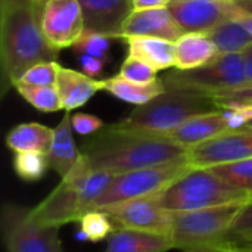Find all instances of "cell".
<instances>
[{
    "instance_id": "6da1fadb",
    "label": "cell",
    "mask_w": 252,
    "mask_h": 252,
    "mask_svg": "<svg viewBox=\"0 0 252 252\" xmlns=\"http://www.w3.org/2000/svg\"><path fill=\"white\" fill-rule=\"evenodd\" d=\"M81 154L94 170L121 174L188 158V149L162 136L105 126L84 145Z\"/></svg>"
},
{
    "instance_id": "7a4b0ae2",
    "label": "cell",
    "mask_w": 252,
    "mask_h": 252,
    "mask_svg": "<svg viewBox=\"0 0 252 252\" xmlns=\"http://www.w3.org/2000/svg\"><path fill=\"white\" fill-rule=\"evenodd\" d=\"M0 56L4 80L15 87L35 63L55 61L58 50L46 40L32 6L0 4Z\"/></svg>"
},
{
    "instance_id": "3957f363",
    "label": "cell",
    "mask_w": 252,
    "mask_h": 252,
    "mask_svg": "<svg viewBox=\"0 0 252 252\" xmlns=\"http://www.w3.org/2000/svg\"><path fill=\"white\" fill-rule=\"evenodd\" d=\"M213 111H219L216 102L202 92L165 89L159 96L137 106L127 118L114 126L128 131L164 136L189 118Z\"/></svg>"
},
{
    "instance_id": "277c9868",
    "label": "cell",
    "mask_w": 252,
    "mask_h": 252,
    "mask_svg": "<svg viewBox=\"0 0 252 252\" xmlns=\"http://www.w3.org/2000/svg\"><path fill=\"white\" fill-rule=\"evenodd\" d=\"M159 198L162 205L171 213L196 211L252 201L251 195L230 186L213 168H190L161 192Z\"/></svg>"
},
{
    "instance_id": "5b68a950",
    "label": "cell",
    "mask_w": 252,
    "mask_h": 252,
    "mask_svg": "<svg viewBox=\"0 0 252 252\" xmlns=\"http://www.w3.org/2000/svg\"><path fill=\"white\" fill-rule=\"evenodd\" d=\"M244 204H229L196 211L173 213L170 238L182 252L211 247L229 233Z\"/></svg>"
},
{
    "instance_id": "8992f818",
    "label": "cell",
    "mask_w": 252,
    "mask_h": 252,
    "mask_svg": "<svg viewBox=\"0 0 252 252\" xmlns=\"http://www.w3.org/2000/svg\"><path fill=\"white\" fill-rule=\"evenodd\" d=\"M190 168L193 167L189 164L188 158H185L155 167L117 174L111 186L93 204L92 210H103L105 207L118 202L159 195Z\"/></svg>"
},
{
    "instance_id": "52a82bcc",
    "label": "cell",
    "mask_w": 252,
    "mask_h": 252,
    "mask_svg": "<svg viewBox=\"0 0 252 252\" xmlns=\"http://www.w3.org/2000/svg\"><path fill=\"white\" fill-rule=\"evenodd\" d=\"M161 81L165 89H190L208 96L250 84L242 53H220L204 66L173 71L161 78Z\"/></svg>"
},
{
    "instance_id": "ba28073f",
    "label": "cell",
    "mask_w": 252,
    "mask_h": 252,
    "mask_svg": "<svg viewBox=\"0 0 252 252\" xmlns=\"http://www.w3.org/2000/svg\"><path fill=\"white\" fill-rule=\"evenodd\" d=\"M0 227L7 252H65L59 229L37 224L25 207L6 204L1 208Z\"/></svg>"
},
{
    "instance_id": "9c48e42d",
    "label": "cell",
    "mask_w": 252,
    "mask_h": 252,
    "mask_svg": "<svg viewBox=\"0 0 252 252\" xmlns=\"http://www.w3.org/2000/svg\"><path fill=\"white\" fill-rule=\"evenodd\" d=\"M105 211L118 229H136L168 235L173 226V213L167 210L159 195L136 198L105 207Z\"/></svg>"
},
{
    "instance_id": "30bf717a",
    "label": "cell",
    "mask_w": 252,
    "mask_h": 252,
    "mask_svg": "<svg viewBox=\"0 0 252 252\" xmlns=\"http://www.w3.org/2000/svg\"><path fill=\"white\" fill-rule=\"evenodd\" d=\"M38 16L46 40L58 52L72 47L86 30L78 0H44Z\"/></svg>"
},
{
    "instance_id": "8fae6325",
    "label": "cell",
    "mask_w": 252,
    "mask_h": 252,
    "mask_svg": "<svg viewBox=\"0 0 252 252\" xmlns=\"http://www.w3.org/2000/svg\"><path fill=\"white\" fill-rule=\"evenodd\" d=\"M252 158V128L227 130L223 134L188 149V161L193 168H210Z\"/></svg>"
},
{
    "instance_id": "7c38bea8",
    "label": "cell",
    "mask_w": 252,
    "mask_h": 252,
    "mask_svg": "<svg viewBox=\"0 0 252 252\" xmlns=\"http://www.w3.org/2000/svg\"><path fill=\"white\" fill-rule=\"evenodd\" d=\"M185 32H208L217 25L247 16L233 0H186L168 4Z\"/></svg>"
},
{
    "instance_id": "4fadbf2b",
    "label": "cell",
    "mask_w": 252,
    "mask_h": 252,
    "mask_svg": "<svg viewBox=\"0 0 252 252\" xmlns=\"http://www.w3.org/2000/svg\"><path fill=\"white\" fill-rule=\"evenodd\" d=\"M84 214L80 190L62 180L35 208L30 210L31 219L46 227H62L68 223H77Z\"/></svg>"
},
{
    "instance_id": "5bb4252c",
    "label": "cell",
    "mask_w": 252,
    "mask_h": 252,
    "mask_svg": "<svg viewBox=\"0 0 252 252\" xmlns=\"http://www.w3.org/2000/svg\"><path fill=\"white\" fill-rule=\"evenodd\" d=\"M86 30L123 38V27L134 10L133 0H78Z\"/></svg>"
},
{
    "instance_id": "9a60e30c",
    "label": "cell",
    "mask_w": 252,
    "mask_h": 252,
    "mask_svg": "<svg viewBox=\"0 0 252 252\" xmlns=\"http://www.w3.org/2000/svg\"><path fill=\"white\" fill-rule=\"evenodd\" d=\"M183 34V28L177 24L168 6L134 9L123 27V38L142 35L158 37L176 43Z\"/></svg>"
},
{
    "instance_id": "2e32d148",
    "label": "cell",
    "mask_w": 252,
    "mask_h": 252,
    "mask_svg": "<svg viewBox=\"0 0 252 252\" xmlns=\"http://www.w3.org/2000/svg\"><path fill=\"white\" fill-rule=\"evenodd\" d=\"M227 130L229 126L224 112L219 109V111L195 115L188 121H185L182 126H179L176 130L164 134L162 137H167L168 140L189 149L192 146L211 140Z\"/></svg>"
},
{
    "instance_id": "e0dca14e",
    "label": "cell",
    "mask_w": 252,
    "mask_h": 252,
    "mask_svg": "<svg viewBox=\"0 0 252 252\" xmlns=\"http://www.w3.org/2000/svg\"><path fill=\"white\" fill-rule=\"evenodd\" d=\"M56 89L62 99V108L68 112L86 105L97 92L103 90V80H94L84 72L59 68Z\"/></svg>"
},
{
    "instance_id": "ac0fdd59",
    "label": "cell",
    "mask_w": 252,
    "mask_h": 252,
    "mask_svg": "<svg viewBox=\"0 0 252 252\" xmlns=\"http://www.w3.org/2000/svg\"><path fill=\"white\" fill-rule=\"evenodd\" d=\"M174 68L179 71L195 69L214 61L220 50L207 32H185L176 43Z\"/></svg>"
},
{
    "instance_id": "d6986e66",
    "label": "cell",
    "mask_w": 252,
    "mask_h": 252,
    "mask_svg": "<svg viewBox=\"0 0 252 252\" xmlns=\"http://www.w3.org/2000/svg\"><path fill=\"white\" fill-rule=\"evenodd\" d=\"M176 250L168 235L136 229H117L109 238L105 252H168Z\"/></svg>"
},
{
    "instance_id": "ffe728a7",
    "label": "cell",
    "mask_w": 252,
    "mask_h": 252,
    "mask_svg": "<svg viewBox=\"0 0 252 252\" xmlns=\"http://www.w3.org/2000/svg\"><path fill=\"white\" fill-rule=\"evenodd\" d=\"M72 130L71 114L66 111L61 123L53 128V140L47 152L50 168L62 179L72 170L81 157V152L75 146Z\"/></svg>"
},
{
    "instance_id": "44dd1931",
    "label": "cell",
    "mask_w": 252,
    "mask_h": 252,
    "mask_svg": "<svg viewBox=\"0 0 252 252\" xmlns=\"http://www.w3.org/2000/svg\"><path fill=\"white\" fill-rule=\"evenodd\" d=\"M128 56L137 58L149 63L157 71H165L174 66L176 46L174 41L158 37H127Z\"/></svg>"
},
{
    "instance_id": "7402d4cb",
    "label": "cell",
    "mask_w": 252,
    "mask_h": 252,
    "mask_svg": "<svg viewBox=\"0 0 252 252\" xmlns=\"http://www.w3.org/2000/svg\"><path fill=\"white\" fill-rule=\"evenodd\" d=\"M53 140V128L40 123H24L15 126L6 136L7 148L18 152H44L47 154Z\"/></svg>"
},
{
    "instance_id": "603a6c76",
    "label": "cell",
    "mask_w": 252,
    "mask_h": 252,
    "mask_svg": "<svg viewBox=\"0 0 252 252\" xmlns=\"http://www.w3.org/2000/svg\"><path fill=\"white\" fill-rule=\"evenodd\" d=\"M103 90L109 92L112 96L127 103L140 106L151 102L162 92H165V86L162 84L161 80H157L155 83L151 84H139V83L128 81L121 75H115L108 80H103Z\"/></svg>"
},
{
    "instance_id": "cb8c5ba5",
    "label": "cell",
    "mask_w": 252,
    "mask_h": 252,
    "mask_svg": "<svg viewBox=\"0 0 252 252\" xmlns=\"http://www.w3.org/2000/svg\"><path fill=\"white\" fill-rule=\"evenodd\" d=\"M207 34L216 43L220 53H242L252 44L250 31L238 19L226 21Z\"/></svg>"
},
{
    "instance_id": "d4e9b609",
    "label": "cell",
    "mask_w": 252,
    "mask_h": 252,
    "mask_svg": "<svg viewBox=\"0 0 252 252\" xmlns=\"http://www.w3.org/2000/svg\"><path fill=\"white\" fill-rule=\"evenodd\" d=\"M77 223L80 224L78 238L94 244L108 239L117 230V226L111 217L102 210H92L84 213Z\"/></svg>"
},
{
    "instance_id": "484cf974",
    "label": "cell",
    "mask_w": 252,
    "mask_h": 252,
    "mask_svg": "<svg viewBox=\"0 0 252 252\" xmlns=\"http://www.w3.org/2000/svg\"><path fill=\"white\" fill-rule=\"evenodd\" d=\"M50 168L47 154L44 152H18L13 157V170L16 176L28 183L41 180Z\"/></svg>"
},
{
    "instance_id": "4316f807",
    "label": "cell",
    "mask_w": 252,
    "mask_h": 252,
    "mask_svg": "<svg viewBox=\"0 0 252 252\" xmlns=\"http://www.w3.org/2000/svg\"><path fill=\"white\" fill-rule=\"evenodd\" d=\"M18 93L41 112H56L62 108V99L56 86H24L16 84Z\"/></svg>"
},
{
    "instance_id": "83f0119b",
    "label": "cell",
    "mask_w": 252,
    "mask_h": 252,
    "mask_svg": "<svg viewBox=\"0 0 252 252\" xmlns=\"http://www.w3.org/2000/svg\"><path fill=\"white\" fill-rule=\"evenodd\" d=\"M230 186L252 196V158L210 167Z\"/></svg>"
},
{
    "instance_id": "f1b7e54d",
    "label": "cell",
    "mask_w": 252,
    "mask_h": 252,
    "mask_svg": "<svg viewBox=\"0 0 252 252\" xmlns=\"http://www.w3.org/2000/svg\"><path fill=\"white\" fill-rule=\"evenodd\" d=\"M114 37L92 31V30H84L81 37L77 40V43L72 46V50L77 55H89L102 61H109L111 59V40Z\"/></svg>"
},
{
    "instance_id": "f546056e",
    "label": "cell",
    "mask_w": 252,
    "mask_h": 252,
    "mask_svg": "<svg viewBox=\"0 0 252 252\" xmlns=\"http://www.w3.org/2000/svg\"><path fill=\"white\" fill-rule=\"evenodd\" d=\"M61 65L56 61L40 62L31 66L16 84L24 86H56L58 72ZM15 84V86H16Z\"/></svg>"
},
{
    "instance_id": "4dcf8cb0",
    "label": "cell",
    "mask_w": 252,
    "mask_h": 252,
    "mask_svg": "<svg viewBox=\"0 0 252 252\" xmlns=\"http://www.w3.org/2000/svg\"><path fill=\"white\" fill-rule=\"evenodd\" d=\"M157 69H154L149 63L133 58V56H127V59L124 61V63L121 65L120 74L123 78L133 81V83H139V84H151L155 83L157 78Z\"/></svg>"
},
{
    "instance_id": "1f68e13d",
    "label": "cell",
    "mask_w": 252,
    "mask_h": 252,
    "mask_svg": "<svg viewBox=\"0 0 252 252\" xmlns=\"http://www.w3.org/2000/svg\"><path fill=\"white\" fill-rule=\"evenodd\" d=\"M221 241H252V201L242 205L229 233Z\"/></svg>"
},
{
    "instance_id": "d6a6232c",
    "label": "cell",
    "mask_w": 252,
    "mask_h": 252,
    "mask_svg": "<svg viewBox=\"0 0 252 252\" xmlns=\"http://www.w3.org/2000/svg\"><path fill=\"white\" fill-rule=\"evenodd\" d=\"M219 109H227V108H236L242 105H252V83L239 87V89H232L226 90L217 94L210 96Z\"/></svg>"
},
{
    "instance_id": "836d02e7",
    "label": "cell",
    "mask_w": 252,
    "mask_h": 252,
    "mask_svg": "<svg viewBox=\"0 0 252 252\" xmlns=\"http://www.w3.org/2000/svg\"><path fill=\"white\" fill-rule=\"evenodd\" d=\"M71 123H72L74 131L81 136L94 134L105 127L103 121L99 117L92 115V114H83V112L71 115Z\"/></svg>"
},
{
    "instance_id": "e575fe53",
    "label": "cell",
    "mask_w": 252,
    "mask_h": 252,
    "mask_svg": "<svg viewBox=\"0 0 252 252\" xmlns=\"http://www.w3.org/2000/svg\"><path fill=\"white\" fill-rule=\"evenodd\" d=\"M78 63H80L83 72L87 74L92 78L99 77L103 72V68H105V61L89 56V55H78Z\"/></svg>"
},
{
    "instance_id": "d590c367",
    "label": "cell",
    "mask_w": 252,
    "mask_h": 252,
    "mask_svg": "<svg viewBox=\"0 0 252 252\" xmlns=\"http://www.w3.org/2000/svg\"><path fill=\"white\" fill-rule=\"evenodd\" d=\"M171 0H133L134 9H148V7H167Z\"/></svg>"
},
{
    "instance_id": "8d00e7d4",
    "label": "cell",
    "mask_w": 252,
    "mask_h": 252,
    "mask_svg": "<svg viewBox=\"0 0 252 252\" xmlns=\"http://www.w3.org/2000/svg\"><path fill=\"white\" fill-rule=\"evenodd\" d=\"M242 58H244V65H245L247 78H248L250 83H252V44L251 46H248V47L242 52Z\"/></svg>"
},
{
    "instance_id": "74e56055",
    "label": "cell",
    "mask_w": 252,
    "mask_h": 252,
    "mask_svg": "<svg viewBox=\"0 0 252 252\" xmlns=\"http://www.w3.org/2000/svg\"><path fill=\"white\" fill-rule=\"evenodd\" d=\"M44 0H0V4H25V6H32L37 13L40 7L43 6Z\"/></svg>"
},
{
    "instance_id": "f35d334b",
    "label": "cell",
    "mask_w": 252,
    "mask_h": 252,
    "mask_svg": "<svg viewBox=\"0 0 252 252\" xmlns=\"http://www.w3.org/2000/svg\"><path fill=\"white\" fill-rule=\"evenodd\" d=\"M221 242H232V244H236L245 250H251L252 251V241H221Z\"/></svg>"
},
{
    "instance_id": "ab89813d",
    "label": "cell",
    "mask_w": 252,
    "mask_h": 252,
    "mask_svg": "<svg viewBox=\"0 0 252 252\" xmlns=\"http://www.w3.org/2000/svg\"><path fill=\"white\" fill-rule=\"evenodd\" d=\"M241 22H242V25L250 31V34L252 35V15H247L245 18L241 19Z\"/></svg>"
},
{
    "instance_id": "60d3db41",
    "label": "cell",
    "mask_w": 252,
    "mask_h": 252,
    "mask_svg": "<svg viewBox=\"0 0 252 252\" xmlns=\"http://www.w3.org/2000/svg\"><path fill=\"white\" fill-rule=\"evenodd\" d=\"M245 127H250V128H252V120H250L248 123H247V126Z\"/></svg>"
},
{
    "instance_id": "b9f144b4",
    "label": "cell",
    "mask_w": 252,
    "mask_h": 252,
    "mask_svg": "<svg viewBox=\"0 0 252 252\" xmlns=\"http://www.w3.org/2000/svg\"><path fill=\"white\" fill-rule=\"evenodd\" d=\"M179 1H186V0H171V3H179Z\"/></svg>"
}]
</instances>
